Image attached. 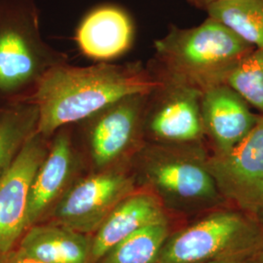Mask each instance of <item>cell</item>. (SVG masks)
<instances>
[{
    "label": "cell",
    "mask_w": 263,
    "mask_h": 263,
    "mask_svg": "<svg viewBox=\"0 0 263 263\" xmlns=\"http://www.w3.org/2000/svg\"><path fill=\"white\" fill-rule=\"evenodd\" d=\"M160 83L139 64L73 66L63 63L48 71L29 101L37 105L38 133L48 139L124 97L151 94Z\"/></svg>",
    "instance_id": "obj_1"
},
{
    "label": "cell",
    "mask_w": 263,
    "mask_h": 263,
    "mask_svg": "<svg viewBox=\"0 0 263 263\" xmlns=\"http://www.w3.org/2000/svg\"><path fill=\"white\" fill-rule=\"evenodd\" d=\"M154 76L204 93L226 84L238 64L254 48L213 18L196 27H172L155 41Z\"/></svg>",
    "instance_id": "obj_2"
},
{
    "label": "cell",
    "mask_w": 263,
    "mask_h": 263,
    "mask_svg": "<svg viewBox=\"0 0 263 263\" xmlns=\"http://www.w3.org/2000/svg\"><path fill=\"white\" fill-rule=\"evenodd\" d=\"M66 59L44 42L33 0H0V94L34 89Z\"/></svg>",
    "instance_id": "obj_3"
},
{
    "label": "cell",
    "mask_w": 263,
    "mask_h": 263,
    "mask_svg": "<svg viewBox=\"0 0 263 263\" xmlns=\"http://www.w3.org/2000/svg\"><path fill=\"white\" fill-rule=\"evenodd\" d=\"M263 229L252 215L216 212L168 237L157 263H206L257 254Z\"/></svg>",
    "instance_id": "obj_4"
},
{
    "label": "cell",
    "mask_w": 263,
    "mask_h": 263,
    "mask_svg": "<svg viewBox=\"0 0 263 263\" xmlns=\"http://www.w3.org/2000/svg\"><path fill=\"white\" fill-rule=\"evenodd\" d=\"M137 156L140 178L159 197L195 204L214 201L220 195L200 143H148Z\"/></svg>",
    "instance_id": "obj_5"
},
{
    "label": "cell",
    "mask_w": 263,
    "mask_h": 263,
    "mask_svg": "<svg viewBox=\"0 0 263 263\" xmlns=\"http://www.w3.org/2000/svg\"><path fill=\"white\" fill-rule=\"evenodd\" d=\"M149 94H135L86 118L83 127L90 157L98 171L116 166L144 145V117Z\"/></svg>",
    "instance_id": "obj_6"
},
{
    "label": "cell",
    "mask_w": 263,
    "mask_h": 263,
    "mask_svg": "<svg viewBox=\"0 0 263 263\" xmlns=\"http://www.w3.org/2000/svg\"><path fill=\"white\" fill-rule=\"evenodd\" d=\"M136 190L135 179L111 167L78 179L57 202L58 224L77 232H96L115 207Z\"/></svg>",
    "instance_id": "obj_7"
},
{
    "label": "cell",
    "mask_w": 263,
    "mask_h": 263,
    "mask_svg": "<svg viewBox=\"0 0 263 263\" xmlns=\"http://www.w3.org/2000/svg\"><path fill=\"white\" fill-rule=\"evenodd\" d=\"M207 167L220 195L249 215L263 216V114L231 151L209 156Z\"/></svg>",
    "instance_id": "obj_8"
},
{
    "label": "cell",
    "mask_w": 263,
    "mask_h": 263,
    "mask_svg": "<svg viewBox=\"0 0 263 263\" xmlns=\"http://www.w3.org/2000/svg\"><path fill=\"white\" fill-rule=\"evenodd\" d=\"M148 96L144 136L164 144H198L205 139L201 112L202 92L186 85L159 79Z\"/></svg>",
    "instance_id": "obj_9"
},
{
    "label": "cell",
    "mask_w": 263,
    "mask_h": 263,
    "mask_svg": "<svg viewBox=\"0 0 263 263\" xmlns=\"http://www.w3.org/2000/svg\"><path fill=\"white\" fill-rule=\"evenodd\" d=\"M45 140L34 132L0 179V254L8 253L26 230L31 183L49 151Z\"/></svg>",
    "instance_id": "obj_10"
},
{
    "label": "cell",
    "mask_w": 263,
    "mask_h": 263,
    "mask_svg": "<svg viewBox=\"0 0 263 263\" xmlns=\"http://www.w3.org/2000/svg\"><path fill=\"white\" fill-rule=\"evenodd\" d=\"M201 112L205 138L213 143L215 154L226 153L243 141L260 116L252 112L244 98L227 84L202 94Z\"/></svg>",
    "instance_id": "obj_11"
},
{
    "label": "cell",
    "mask_w": 263,
    "mask_h": 263,
    "mask_svg": "<svg viewBox=\"0 0 263 263\" xmlns=\"http://www.w3.org/2000/svg\"><path fill=\"white\" fill-rule=\"evenodd\" d=\"M71 136L66 127L56 132L45 159L32 180L28 197L26 230L36 222L76 180L79 170Z\"/></svg>",
    "instance_id": "obj_12"
},
{
    "label": "cell",
    "mask_w": 263,
    "mask_h": 263,
    "mask_svg": "<svg viewBox=\"0 0 263 263\" xmlns=\"http://www.w3.org/2000/svg\"><path fill=\"white\" fill-rule=\"evenodd\" d=\"M133 38L130 16L110 4L91 10L76 29V42L81 52L101 63L122 56L131 47Z\"/></svg>",
    "instance_id": "obj_13"
},
{
    "label": "cell",
    "mask_w": 263,
    "mask_h": 263,
    "mask_svg": "<svg viewBox=\"0 0 263 263\" xmlns=\"http://www.w3.org/2000/svg\"><path fill=\"white\" fill-rule=\"evenodd\" d=\"M166 220L159 196L149 189L134 191L122 200L92 239L91 261L98 263L104 254L141 228Z\"/></svg>",
    "instance_id": "obj_14"
},
{
    "label": "cell",
    "mask_w": 263,
    "mask_h": 263,
    "mask_svg": "<svg viewBox=\"0 0 263 263\" xmlns=\"http://www.w3.org/2000/svg\"><path fill=\"white\" fill-rule=\"evenodd\" d=\"M92 240L65 226H36L28 229L20 253L47 263H90Z\"/></svg>",
    "instance_id": "obj_15"
},
{
    "label": "cell",
    "mask_w": 263,
    "mask_h": 263,
    "mask_svg": "<svg viewBox=\"0 0 263 263\" xmlns=\"http://www.w3.org/2000/svg\"><path fill=\"white\" fill-rule=\"evenodd\" d=\"M38 121L37 105L30 101L13 104L0 112V179L37 130Z\"/></svg>",
    "instance_id": "obj_16"
},
{
    "label": "cell",
    "mask_w": 263,
    "mask_h": 263,
    "mask_svg": "<svg viewBox=\"0 0 263 263\" xmlns=\"http://www.w3.org/2000/svg\"><path fill=\"white\" fill-rule=\"evenodd\" d=\"M206 11L249 44L263 47V0H220Z\"/></svg>",
    "instance_id": "obj_17"
},
{
    "label": "cell",
    "mask_w": 263,
    "mask_h": 263,
    "mask_svg": "<svg viewBox=\"0 0 263 263\" xmlns=\"http://www.w3.org/2000/svg\"><path fill=\"white\" fill-rule=\"evenodd\" d=\"M168 237L167 219L152 223L113 247L98 263H157Z\"/></svg>",
    "instance_id": "obj_18"
},
{
    "label": "cell",
    "mask_w": 263,
    "mask_h": 263,
    "mask_svg": "<svg viewBox=\"0 0 263 263\" xmlns=\"http://www.w3.org/2000/svg\"><path fill=\"white\" fill-rule=\"evenodd\" d=\"M226 84L263 113V47L254 50L238 64Z\"/></svg>",
    "instance_id": "obj_19"
},
{
    "label": "cell",
    "mask_w": 263,
    "mask_h": 263,
    "mask_svg": "<svg viewBox=\"0 0 263 263\" xmlns=\"http://www.w3.org/2000/svg\"><path fill=\"white\" fill-rule=\"evenodd\" d=\"M5 263H47L41 260L35 259L33 257L28 256L26 254L20 253L19 251L10 254L9 257L7 258V260Z\"/></svg>",
    "instance_id": "obj_20"
},
{
    "label": "cell",
    "mask_w": 263,
    "mask_h": 263,
    "mask_svg": "<svg viewBox=\"0 0 263 263\" xmlns=\"http://www.w3.org/2000/svg\"><path fill=\"white\" fill-rule=\"evenodd\" d=\"M257 254L250 255V256H244V257H233V258L218 259V260L209 261V262L206 263H259Z\"/></svg>",
    "instance_id": "obj_21"
},
{
    "label": "cell",
    "mask_w": 263,
    "mask_h": 263,
    "mask_svg": "<svg viewBox=\"0 0 263 263\" xmlns=\"http://www.w3.org/2000/svg\"><path fill=\"white\" fill-rule=\"evenodd\" d=\"M191 4L195 5L198 8H201V9L206 10L208 6H210L211 4L217 2V1H220V0H188Z\"/></svg>",
    "instance_id": "obj_22"
},
{
    "label": "cell",
    "mask_w": 263,
    "mask_h": 263,
    "mask_svg": "<svg viewBox=\"0 0 263 263\" xmlns=\"http://www.w3.org/2000/svg\"><path fill=\"white\" fill-rule=\"evenodd\" d=\"M257 256H258V260H259V263H263V240L261 247H260V249H259V251H258Z\"/></svg>",
    "instance_id": "obj_23"
}]
</instances>
